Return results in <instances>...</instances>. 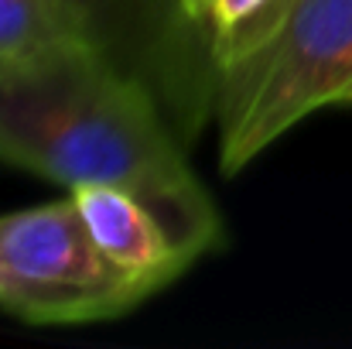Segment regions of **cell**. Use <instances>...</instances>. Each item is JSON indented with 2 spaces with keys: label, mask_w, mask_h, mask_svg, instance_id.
<instances>
[{
  "label": "cell",
  "mask_w": 352,
  "mask_h": 349,
  "mask_svg": "<svg viewBox=\"0 0 352 349\" xmlns=\"http://www.w3.org/2000/svg\"><path fill=\"white\" fill-rule=\"evenodd\" d=\"M103 257L147 298L178 281L199 257L133 192L117 185H82L69 192Z\"/></svg>",
  "instance_id": "obj_4"
},
{
  "label": "cell",
  "mask_w": 352,
  "mask_h": 349,
  "mask_svg": "<svg viewBox=\"0 0 352 349\" xmlns=\"http://www.w3.org/2000/svg\"><path fill=\"white\" fill-rule=\"evenodd\" d=\"M79 41L100 38L65 0H0V72L31 65Z\"/></svg>",
  "instance_id": "obj_6"
},
{
  "label": "cell",
  "mask_w": 352,
  "mask_h": 349,
  "mask_svg": "<svg viewBox=\"0 0 352 349\" xmlns=\"http://www.w3.org/2000/svg\"><path fill=\"white\" fill-rule=\"evenodd\" d=\"M0 161L55 185L140 195L195 253L223 246V220L137 76L110 45L79 41L0 72Z\"/></svg>",
  "instance_id": "obj_1"
},
{
  "label": "cell",
  "mask_w": 352,
  "mask_h": 349,
  "mask_svg": "<svg viewBox=\"0 0 352 349\" xmlns=\"http://www.w3.org/2000/svg\"><path fill=\"white\" fill-rule=\"evenodd\" d=\"M346 107H352V96H349V103H346Z\"/></svg>",
  "instance_id": "obj_8"
},
{
  "label": "cell",
  "mask_w": 352,
  "mask_h": 349,
  "mask_svg": "<svg viewBox=\"0 0 352 349\" xmlns=\"http://www.w3.org/2000/svg\"><path fill=\"white\" fill-rule=\"evenodd\" d=\"M298 0H178L182 17L202 34L212 65L223 72L274 38Z\"/></svg>",
  "instance_id": "obj_5"
},
{
  "label": "cell",
  "mask_w": 352,
  "mask_h": 349,
  "mask_svg": "<svg viewBox=\"0 0 352 349\" xmlns=\"http://www.w3.org/2000/svg\"><path fill=\"white\" fill-rule=\"evenodd\" d=\"M352 96V0H298L253 55L219 72V171L239 175L270 144Z\"/></svg>",
  "instance_id": "obj_2"
},
{
  "label": "cell",
  "mask_w": 352,
  "mask_h": 349,
  "mask_svg": "<svg viewBox=\"0 0 352 349\" xmlns=\"http://www.w3.org/2000/svg\"><path fill=\"white\" fill-rule=\"evenodd\" d=\"M82 21H86V28L107 45V28H110V21H113V14H117V7L123 0H65Z\"/></svg>",
  "instance_id": "obj_7"
},
{
  "label": "cell",
  "mask_w": 352,
  "mask_h": 349,
  "mask_svg": "<svg viewBox=\"0 0 352 349\" xmlns=\"http://www.w3.org/2000/svg\"><path fill=\"white\" fill-rule=\"evenodd\" d=\"M147 295L89 236L72 195L0 216V308L28 326L120 319Z\"/></svg>",
  "instance_id": "obj_3"
}]
</instances>
